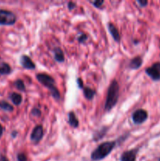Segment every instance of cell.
<instances>
[{
  "instance_id": "7402d4cb",
  "label": "cell",
  "mask_w": 160,
  "mask_h": 161,
  "mask_svg": "<svg viewBox=\"0 0 160 161\" xmlns=\"http://www.w3.org/2000/svg\"><path fill=\"white\" fill-rule=\"evenodd\" d=\"M86 39H87V36H86V34H84V33L81 34L78 37V42H80V43H83Z\"/></svg>"
},
{
  "instance_id": "f546056e",
  "label": "cell",
  "mask_w": 160,
  "mask_h": 161,
  "mask_svg": "<svg viewBox=\"0 0 160 161\" xmlns=\"http://www.w3.org/2000/svg\"><path fill=\"white\" fill-rule=\"evenodd\" d=\"M158 161H160V158H159V159H158Z\"/></svg>"
},
{
  "instance_id": "44dd1931",
  "label": "cell",
  "mask_w": 160,
  "mask_h": 161,
  "mask_svg": "<svg viewBox=\"0 0 160 161\" xmlns=\"http://www.w3.org/2000/svg\"><path fill=\"white\" fill-rule=\"evenodd\" d=\"M31 114L34 116H41V110L38 108H34L31 112Z\"/></svg>"
},
{
  "instance_id": "ac0fdd59",
  "label": "cell",
  "mask_w": 160,
  "mask_h": 161,
  "mask_svg": "<svg viewBox=\"0 0 160 161\" xmlns=\"http://www.w3.org/2000/svg\"><path fill=\"white\" fill-rule=\"evenodd\" d=\"M0 108L6 112H13V107L8 103L6 101H1L0 102Z\"/></svg>"
},
{
  "instance_id": "8992f818",
  "label": "cell",
  "mask_w": 160,
  "mask_h": 161,
  "mask_svg": "<svg viewBox=\"0 0 160 161\" xmlns=\"http://www.w3.org/2000/svg\"><path fill=\"white\" fill-rule=\"evenodd\" d=\"M148 117V114L146 110L143 108L136 110L132 115V119L135 124H141L147 120Z\"/></svg>"
},
{
  "instance_id": "277c9868",
  "label": "cell",
  "mask_w": 160,
  "mask_h": 161,
  "mask_svg": "<svg viewBox=\"0 0 160 161\" xmlns=\"http://www.w3.org/2000/svg\"><path fill=\"white\" fill-rule=\"evenodd\" d=\"M17 21V17L13 12L5 9H0V25H13Z\"/></svg>"
},
{
  "instance_id": "4316f807",
  "label": "cell",
  "mask_w": 160,
  "mask_h": 161,
  "mask_svg": "<svg viewBox=\"0 0 160 161\" xmlns=\"http://www.w3.org/2000/svg\"><path fill=\"white\" fill-rule=\"evenodd\" d=\"M0 161H9L5 156H0Z\"/></svg>"
},
{
  "instance_id": "7a4b0ae2",
  "label": "cell",
  "mask_w": 160,
  "mask_h": 161,
  "mask_svg": "<svg viewBox=\"0 0 160 161\" xmlns=\"http://www.w3.org/2000/svg\"><path fill=\"white\" fill-rule=\"evenodd\" d=\"M119 96V85L116 80H113L110 84L104 104V110L109 112L117 104Z\"/></svg>"
},
{
  "instance_id": "9c48e42d",
  "label": "cell",
  "mask_w": 160,
  "mask_h": 161,
  "mask_svg": "<svg viewBox=\"0 0 160 161\" xmlns=\"http://www.w3.org/2000/svg\"><path fill=\"white\" fill-rule=\"evenodd\" d=\"M20 64L22 65V67L24 69H35V63L33 62L32 60L29 58L28 56L27 55H22L21 58H20Z\"/></svg>"
},
{
  "instance_id": "603a6c76",
  "label": "cell",
  "mask_w": 160,
  "mask_h": 161,
  "mask_svg": "<svg viewBox=\"0 0 160 161\" xmlns=\"http://www.w3.org/2000/svg\"><path fill=\"white\" fill-rule=\"evenodd\" d=\"M92 4L95 6L96 8H100L102 6V5L104 4L103 0H97L95 2H93Z\"/></svg>"
},
{
  "instance_id": "9a60e30c",
  "label": "cell",
  "mask_w": 160,
  "mask_h": 161,
  "mask_svg": "<svg viewBox=\"0 0 160 161\" xmlns=\"http://www.w3.org/2000/svg\"><path fill=\"white\" fill-rule=\"evenodd\" d=\"M83 94L87 100H92L95 96L96 91L89 87H84L83 88Z\"/></svg>"
},
{
  "instance_id": "2e32d148",
  "label": "cell",
  "mask_w": 160,
  "mask_h": 161,
  "mask_svg": "<svg viewBox=\"0 0 160 161\" xmlns=\"http://www.w3.org/2000/svg\"><path fill=\"white\" fill-rule=\"evenodd\" d=\"M11 72V68L7 63H2L0 64V75H9Z\"/></svg>"
},
{
  "instance_id": "cb8c5ba5",
  "label": "cell",
  "mask_w": 160,
  "mask_h": 161,
  "mask_svg": "<svg viewBox=\"0 0 160 161\" xmlns=\"http://www.w3.org/2000/svg\"><path fill=\"white\" fill-rule=\"evenodd\" d=\"M137 3L141 7H145L148 4V2L146 1V0H137Z\"/></svg>"
},
{
  "instance_id": "7c38bea8",
  "label": "cell",
  "mask_w": 160,
  "mask_h": 161,
  "mask_svg": "<svg viewBox=\"0 0 160 161\" xmlns=\"http://www.w3.org/2000/svg\"><path fill=\"white\" fill-rule=\"evenodd\" d=\"M142 63H143V60L141 58V57L137 56V57H135L134 58L130 61V68L131 69H138L141 65H142Z\"/></svg>"
},
{
  "instance_id": "d6986e66",
  "label": "cell",
  "mask_w": 160,
  "mask_h": 161,
  "mask_svg": "<svg viewBox=\"0 0 160 161\" xmlns=\"http://www.w3.org/2000/svg\"><path fill=\"white\" fill-rule=\"evenodd\" d=\"M14 85H15L16 87H17V89L20 91H24L25 90H26L24 83V82L22 81L21 80H16V81L14 82Z\"/></svg>"
},
{
  "instance_id": "e0dca14e",
  "label": "cell",
  "mask_w": 160,
  "mask_h": 161,
  "mask_svg": "<svg viewBox=\"0 0 160 161\" xmlns=\"http://www.w3.org/2000/svg\"><path fill=\"white\" fill-rule=\"evenodd\" d=\"M10 99L13 103L16 105H19L22 102V96L17 93H13L10 95Z\"/></svg>"
},
{
  "instance_id": "4fadbf2b",
  "label": "cell",
  "mask_w": 160,
  "mask_h": 161,
  "mask_svg": "<svg viewBox=\"0 0 160 161\" xmlns=\"http://www.w3.org/2000/svg\"><path fill=\"white\" fill-rule=\"evenodd\" d=\"M68 124L72 127H75V128L78 127V125H79L78 118H77L76 115H75V113L74 112H70L68 113Z\"/></svg>"
},
{
  "instance_id": "f1b7e54d",
  "label": "cell",
  "mask_w": 160,
  "mask_h": 161,
  "mask_svg": "<svg viewBox=\"0 0 160 161\" xmlns=\"http://www.w3.org/2000/svg\"><path fill=\"white\" fill-rule=\"evenodd\" d=\"M17 131H13L12 133V137H13V138H15V137L17 136Z\"/></svg>"
},
{
  "instance_id": "5b68a950",
  "label": "cell",
  "mask_w": 160,
  "mask_h": 161,
  "mask_svg": "<svg viewBox=\"0 0 160 161\" xmlns=\"http://www.w3.org/2000/svg\"><path fill=\"white\" fill-rule=\"evenodd\" d=\"M145 72L152 80H160V62H155L145 69Z\"/></svg>"
},
{
  "instance_id": "ffe728a7",
  "label": "cell",
  "mask_w": 160,
  "mask_h": 161,
  "mask_svg": "<svg viewBox=\"0 0 160 161\" xmlns=\"http://www.w3.org/2000/svg\"><path fill=\"white\" fill-rule=\"evenodd\" d=\"M28 158H27V156L25 155L23 153H20L17 154V161H27Z\"/></svg>"
},
{
  "instance_id": "6da1fadb",
  "label": "cell",
  "mask_w": 160,
  "mask_h": 161,
  "mask_svg": "<svg viewBox=\"0 0 160 161\" xmlns=\"http://www.w3.org/2000/svg\"><path fill=\"white\" fill-rule=\"evenodd\" d=\"M116 145H117L116 141H108L101 143L91 153V160L93 161L103 160L111 153Z\"/></svg>"
},
{
  "instance_id": "8fae6325",
  "label": "cell",
  "mask_w": 160,
  "mask_h": 161,
  "mask_svg": "<svg viewBox=\"0 0 160 161\" xmlns=\"http://www.w3.org/2000/svg\"><path fill=\"white\" fill-rule=\"evenodd\" d=\"M108 130V127H103L100 129H99V130H97V131L93 134V140L94 142H97L99 141V140L102 139V138L106 135Z\"/></svg>"
},
{
  "instance_id": "3957f363",
  "label": "cell",
  "mask_w": 160,
  "mask_h": 161,
  "mask_svg": "<svg viewBox=\"0 0 160 161\" xmlns=\"http://www.w3.org/2000/svg\"><path fill=\"white\" fill-rule=\"evenodd\" d=\"M36 79L41 84H42L44 86L50 90L52 96L55 100L59 101L61 99L60 91L55 86V80L51 75L45 73H39L36 75Z\"/></svg>"
},
{
  "instance_id": "83f0119b",
  "label": "cell",
  "mask_w": 160,
  "mask_h": 161,
  "mask_svg": "<svg viewBox=\"0 0 160 161\" xmlns=\"http://www.w3.org/2000/svg\"><path fill=\"white\" fill-rule=\"evenodd\" d=\"M3 130H4V129H3V126H2L1 124H0V138H1L2 135H3Z\"/></svg>"
},
{
  "instance_id": "30bf717a",
  "label": "cell",
  "mask_w": 160,
  "mask_h": 161,
  "mask_svg": "<svg viewBox=\"0 0 160 161\" xmlns=\"http://www.w3.org/2000/svg\"><path fill=\"white\" fill-rule=\"evenodd\" d=\"M108 30H109V31H110V34L111 35V36L113 37L114 40L117 42H120L121 37H120V34H119L118 28H116V27L112 23H108Z\"/></svg>"
},
{
  "instance_id": "52a82bcc",
  "label": "cell",
  "mask_w": 160,
  "mask_h": 161,
  "mask_svg": "<svg viewBox=\"0 0 160 161\" xmlns=\"http://www.w3.org/2000/svg\"><path fill=\"white\" fill-rule=\"evenodd\" d=\"M44 135V130L42 125H37L34 129L30 136V139L34 143H39L42 140Z\"/></svg>"
},
{
  "instance_id": "484cf974",
  "label": "cell",
  "mask_w": 160,
  "mask_h": 161,
  "mask_svg": "<svg viewBox=\"0 0 160 161\" xmlns=\"http://www.w3.org/2000/svg\"><path fill=\"white\" fill-rule=\"evenodd\" d=\"M77 83H78V88H79V89H83V88H84L83 80H82L81 78L77 79Z\"/></svg>"
},
{
  "instance_id": "ba28073f",
  "label": "cell",
  "mask_w": 160,
  "mask_h": 161,
  "mask_svg": "<svg viewBox=\"0 0 160 161\" xmlns=\"http://www.w3.org/2000/svg\"><path fill=\"white\" fill-rule=\"evenodd\" d=\"M138 149H130L122 153L120 157V161H136Z\"/></svg>"
},
{
  "instance_id": "d4e9b609",
  "label": "cell",
  "mask_w": 160,
  "mask_h": 161,
  "mask_svg": "<svg viewBox=\"0 0 160 161\" xmlns=\"http://www.w3.org/2000/svg\"><path fill=\"white\" fill-rule=\"evenodd\" d=\"M75 6H76V4H75L74 2H69V3H67V8L69 9V10L74 9L75 8Z\"/></svg>"
},
{
  "instance_id": "5bb4252c",
  "label": "cell",
  "mask_w": 160,
  "mask_h": 161,
  "mask_svg": "<svg viewBox=\"0 0 160 161\" xmlns=\"http://www.w3.org/2000/svg\"><path fill=\"white\" fill-rule=\"evenodd\" d=\"M54 58L57 62L62 63L64 61V52L60 47H56L54 49Z\"/></svg>"
}]
</instances>
